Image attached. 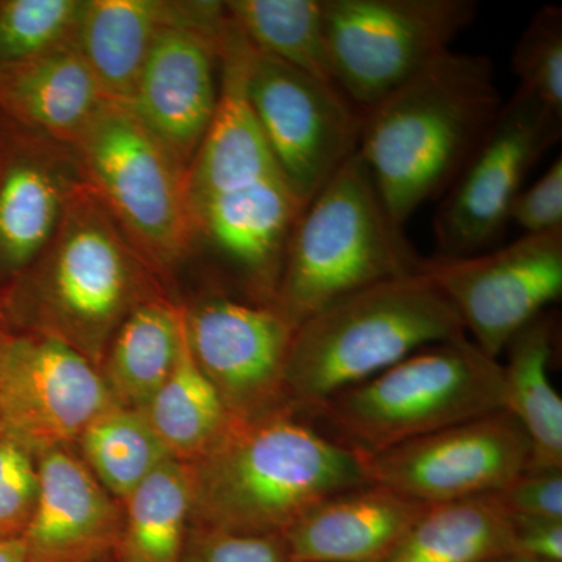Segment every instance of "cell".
Segmentation results:
<instances>
[{
	"instance_id": "d6986e66",
	"label": "cell",
	"mask_w": 562,
	"mask_h": 562,
	"mask_svg": "<svg viewBox=\"0 0 562 562\" xmlns=\"http://www.w3.org/2000/svg\"><path fill=\"white\" fill-rule=\"evenodd\" d=\"M428 505L366 484L328 498L284 532L292 562H386Z\"/></svg>"
},
{
	"instance_id": "9a60e30c",
	"label": "cell",
	"mask_w": 562,
	"mask_h": 562,
	"mask_svg": "<svg viewBox=\"0 0 562 562\" xmlns=\"http://www.w3.org/2000/svg\"><path fill=\"white\" fill-rule=\"evenodd\" d=\"M101 369L57 339L18 333L0 364V427L36 454L77 443L116 405Z\"/></svg>"
},
{
	"instance_id": "9c48e42d",
	"label": "cell",
	"mask_w": 562,
	"mask_h": 562,
	"mask_svg": "<svg viewBox=\"0 0 562 562\" xmlns=\"http://www.w3.org/2000/svg\"><path fill=\"white\" fill-rule=\"evenodd\" d=\"M561 133L562 117L517 88L442 195L432 224L438 258L483 254L502 238L525 179Z\"/></svg>"
},
{
	"instance_id": "5b68a950",
	"label": "cell",
	"mask_w": 562,
	"mask_h": 562,
	"mask_svg": "<svg viewBox=\"0 0 562 562\" xmlns=\"http://www.w3.org/2000/svg\"><path fill=\"white\" fill-rule=\"evenodd\" d=\"M424 261L357 151L302 211L273 305L299 327L351 292L422 271Z\"/></svg>"
},
{
	"instance_id": "4316f807",
	"label": "cell",
	"mask_w": 562,
	"mask_h": 562,
	"mask_svg": "<svg viewBox=\"0 0 562 562\" xmlns=\"http://www.w3.org/2000/svg\"><path fill=\"white\" fill-rule=\"evenodd\" d=\"M224 10L255 50L338 87L325 38L322 0H228Z\"/></svg>"
},
{
	"instance_id": "4fadbf2b",
	"label": "cell",
	"mask_w": 562,
	"mask_h": 562,
	"mask_svg": "<svg viewBox=\"0 0 562 562\" xmlns=\"http://www.w3.org/2000/svg\"><path fill=\"white\" fill-rule=\"evenodd\" d=\"M225 21L224 2H179L127 105L187 172L220 103Z\"/></svg>"
},
{
	"instance_id": "3957f363",
	"label": "cell",
	"mask_w": 562,
	"mask_h": 562,
	"mask_svg": "<svg viewBox=\"0 0 562 562\" xmlns=\"http://www.w3.org/2000/svg\"><path fill=\"white\" fill-rule=\"evenodd\" d=\"M501 109L490 58L449 50L364 111L358 154L392 220L449 191Z\"/></svg>"
},
{
	"instance_id": "2e32d148",
	"label": "cell",
	"mask_w": 562,
	"mask_h": 562,
	"mask_svg": "<svg viewBox=\"0 0 562 562\" xmlns=\"http://www.w3.org/2000/svg\"><path fill=\"white\" fill-rule=\"evenodd\" d=\"M83 183L72 147L0 120V292L46 249Z\"/></svg>"
},
{
	"instance_id": "52a82bcc",
	"label": "cell",
	"mask_w": 562,
	"mask_h": 562,
	"mask_svg": "<svg viewBox=\"0 0 562 562\" xmlns=\"http://www.w3.org/2000/svg\"><path fill=\"white\" fill-rule=\"evenodd\" d=\"M70 147L88 187L155 272L187 258L195 243L187 169L127 105L103 103Z\"/></svg>"
},
{
	"instance_id": "e575fe53",
	"label": "cell",
	"mask_w": 562,
	"mask_h": 562,
	"mask_svg": "<svg viewBox=\"0 0 562 562\" xmlns=\"http://www.w3.org/2000/svg\"><path fill=\"white\" fill-rule=\"evenodd\" d=\"M509 517L514 557L541 562H562V520Z\"/></svg>"
},
{
	"instance_id": "d6a6232c",
	"label": "cell",
	"mask_w": 562,
	"mask_h": 562,
	"mask_svg": "<svg viewBox=\"0 0 562 562\" xmlns=\"http://www.w3.org/2000/svg\"><path fill=\"white\" fill-rule=\"evenodd\" d=\"M494 497L509 516L562 520V471H524Z\"/></svg>"
},
{
	"instance_id": "ac0fdd59",
	"label": "cell",
	"mask_w": 562,
	"mask_h": 562,
	"mask_svg": "<svg viewBox=\"0 0 562 562\" xmlns=\"http://www.w3.org/2000/svg\"><path fill=\"white\" fill-rule=\"evenodd\" d=\"M38 497L22 535L31 562H92L113 557L124 509L70 447L36 454Z\"/></svg>"
},
{
	"instance_id": "8992f818",
	"label": "cell",
	"mask_w": 562,
	"mask_h": 562,
	"mask_svg": "<svg viewBox=\"0 0 562 562\" xmlns=\"http://www.w3.org/2000/svg\"><path fill=\"white\" fill-rule=\"evenodd\" d=\"M498 409L502 362L464 333L338 392L306 419L355 452L373 454Z\"/></svg>"
},
{
	"instance_id": "8fae6325",
	"label": "cell",
	"mask_w": 562,
	"mask_h": 562,
	"mask_svg": "<svg viewBox=\"0 0 562 562\" xmlns=\"http://www.w3.org/2000/svg\"><path fill=\"white\" fill-rule=\"evenodd\" d=\"M422 271L452 303L465 335L498 360L514 336L562 295V228L462 258H425Z\"/></svg>"
},
{
	"instance_id": "ffe728a7",
	"label": "cell",
	"mask_w": 562,
	"mask_h": 562,
	"mask_svg": "<svg viewBox=\"0 0 562 562\" xmlns=\"http://www.w3.org/2000/svg\"><path fill=\"white\" fill-rule=\"evenodd\" d=\"M105 102L76 40L0 68V120L65 146Z\"/></svg>"
},
{
	"instance_id": "30bf717a",
	"label": "cell",
	"mask_w": 562,
	"mask_h": 562,
	"mask_svg": "<svg viewBox=\"0 0 562 562\" xmlns=\"http://www.w3.org/2000/svg\"><path fill=\"white\" fill-rule=\"evenodd\" d=\"M246 92L281 176L299 201L308 205L357 154L364 111L338 87L254 47L247 63Z\"/></svg>"
},
{
	"instance_id": "d4e9b609",
	"label": "cell",
	"mask_w": 562,
	"mask_h": 562,
	"mask_svg": "<svg viewBox=\"0 0 562 562\" xmlns=\"http://www.w3.org/2000/svg\"><path fill=\"white\" fill-rule=\"evenodd\" d=\"M140 412L169 454L188 464L209 453L236 422L192 357L184 316L172 371Z\"/></svg>"
},
{
	"instance_id": "7402d4cb",
	"label": "cell",
	"mask_w": 562,
	"mask_h": 562,
	"mask_svg": "<svg viewBox=\"0 0 562 562\" xmlns=\"http://www.w3.org/2000/svg\"><path fill=\"white\" fill-rule=\"evenodd\" d=\"M557 319L546 312L506 347L503 409L522 425L531 443L525 471H562V401L549 375Z\"/></svg>"
},
{
	"instance_id": "603a6c76",
	"label": "cell",
	"mask_w": 562,
	"mask_h": 562,
	"mask_svg": "<svg viewBox=\"0 0 562 562\" xmlns=\"http://www.w3.org/2000/svg\"><path fill=\"white\" fill-rule=\"evenodd\" d=\"M183 306L162 295L139 303L111 339L101 372L120 405L144 409L179 353Z\"/></svg>"
},
{
	"instance_id": "484cf974",
	"label": "cell",
	"mask_w": 562,
	"mask_h": 562,
	"mask_svg": "<svg viewBox=\"0 0 562 562\" xmlns=\"http://www.w3.org/2000/svg\"><path fill=\"white\" fill-rule=\"evenodd\" d=\"M191 501V465L169 458L122 503L124 527L114 560L180 562Z\"/></svg>"
},
{
	"instance_id": "4dcf8cb0",
	"label": "cell",
	"mask_w": 562,
	"mask_h": 562,
	"mask_svg": "<svg viewBox=\"0 0 562 562\" xmlns=\"http://www.w3.org/2000/svg\"><path fill=\"white\" fill-rule=\"evenodd\" d=\"M38 497V461L27 443L0 427V541L21 539Z\"/></svg>"
},
{
	"instance_id": "f1b7e54d",
	"label": "cell",
	"mask_w": 562,
	"mask_h": 562,
	"mask_svg": "<svg viewBox=\"0 0 562 562\" xmlns=\"http://www.w3.org/2000/svg\"><path fill=\"white\" fill-rule=\"evenodd\" d=\"M83 0H0V68L76 40Z\"/></svg>"
},
{
	"instance_id": "277c9868",
	"label": "cell",
	"mask_w": 562,
	"mask_h": 562,
	"mask_svg": "<svg viewBox=\"0 0 562 562\" xmlns=\"http://www.w3.org/2000/svg\"><path fill=\"white\" fill-rule=\"evenodd\" d=\"M464 333L452 303L424 271L380 281L299 325L288 361V398L310 417L338 392Z\"/></svg>"
},
{
	"instance_id": "f35d334b",
	"label": "cell",
	"mask_w": 562,
	"mask_h": 562,
	"mask_svg": "<svg viewBox=\"0 0 562 562\" xmlns=\"http://www.w3.org/2000/svg\"><path fill=\"white\" fill-rule=\"evenodd\" d=\"M92 562H114V554H113V557L103 558V560L92 561Z\"/></svg>"
},
{
	"instance_id": "8d00e7d4",
	"label": "cell",
	"mask_w": 562,
	"mask_h": 562,
	"mask_svg": "<svg viewBox=\"0 0 562 562\" xmlns=\"http://www.w3.org/2000/svg\"><path fill=\"white\" fill-rule=\"evenodd\" d=\"M14 335H16V331L11 327L5 310H3L2 302H0V364H2L3 357H5L10 344L13 341Z\"/></svg>"
},
{
	"instance_id": "83f0119b",
	"label": "cell",
	"mask_w": 562,
	"mask_h": 562,
	"mask_svg": "<svg viewBox=\"0 0 562 562\" xmlns=\"http://www.w3.org/2000/svg\"><path fill=\"white\" fill-rule=\"evenodd\" d=\"M77 443L81 460L121 505L158 465L172 458L146 414L120 403L92 420Z\"/></svg>"
},
{
	"instance_id": "cb8c5ba5",
	"label": "cell",
	"mask_w": 562,
	"mask_h": 562,
	"mask_svg": "<svg viewBox=\"0 0 562 562\" xmlns=\"http://www.w3.org/2000/svg\"><path fill=\"white\" fill-rule=\"evenodd\" d=\"M512 554V517L487 494L428 505L386 562H490Z\"/></svg>"
},
{
	"instance_id": "74e56055",
	"label": "cell",
	"mask_w": 562,
	"mask_h": 562,
	"mask_svg": "<svg viewBox=\"0 0 562 562\" xmlns=\"http://www.w3.org/2000/svg\"><path fill=\"white\" fill-rule=\"evenodd\" d=\"M490 562H541V561L527 560V558L514 557V554H512V557H505V558H501V560H494V561H490Z\"/></svg>"
},
{
	"instance_id": "ab89813d",
	"label": "cell",
	"mask_w": 562,
	"mask_h": 562,
	"mask_svg": "<svg viewBox=\"0 0 562 562\" xmlns=\"http://www.w3.org/2000/svg\"><path fill=\"white\" fill-rule=\"evenodd\" d=\"M114 562H117L116 560H114Z\"/></svg>"
},
{
	"instance_id": "ba28073f",
	"label": "cell",
	"mask_w": 562,
	"mask_h": 562,
	"mask_svg": "<svg viewBox=\"0 0 562 562\" xmlns=\"http://www.w3.org/2000/svg\"><path fill=\"white\" fill-rule=\"evenodd\" d=\"M476 10L473 0H322L339 90L372 109L449 52Z\"/></svg>"
},
{
	"instance_id": "7c38bea8",
	"label": "cell",
	"mask_w": 562,
	"mask_h": 562,
	"mask_svg": "<svg viewBox=\"0 0 562 562\" xmlns=\"http://www.w3.org/2000/svg\"><path fill=\"white\" fill-rule=\"evenodd\" d=\"M183 316L192 357L233 420L292 408L286 369L297 327L273 303L210 295Z\"/></svg>"
},
{
	"instance_id": "7a4b0ae2",
	"label": "cell",
	"mask_w": 562,
	"mask_h": 562,
	"mask_svg": "<svg viewBox=\"0 0 562 562\" xmlns=\"http://www.w3.org/2000/svg\"><path fill=\"white\" fill-rule=\"evenodd\" d=\"M157 276L85 181L46 249L0 302L14 331L57 339L101 369L122 322L160 295Z\"/></svg>"
},
{
	"instance_id": "1f68e13d",
	"label": "cell",
	"mask_w": 562,
	"mask_h": 562,
	"mask_svg": "<svg viewBox=\"0 0 562 562\" xmlns=\"http://www.w3.org/2000/svg\"><path fill=\"white\" fill-rule=\"evenodd\" d=\"M180 562H292L286 539L279 535H241L188 528Z\"/></svg>"
},
{
	"instance_id": "e0dca14e",
	"label": "cell",
	"mask_w": 562,
	"mask_h": 562,
	"mask_svg": "<svg viewBox=\"0 0 562 562\" xmlns=\"http://www.w3.org/2000/svg\"><path fill=\"white\" fill-rule=\"evenodd\" d=\"M305 205L281 173L217 192L192 206L195 239L231 265L251 302L273 303L291 233Z\"/></svg>"
},
{
	"instance_id": "f546056e",
	"label": "cell",
	"mask_w": 562,
	"mask_h": 562,
	"mask_svg": "<svg viewBox=\"0 0 562 562\" xmlns=\"http://www.w3.org/2000/svg\"><path fill=\"white\" fill-rule=\"evenodd\" d=\"M519 90L562 117V9L542 7L525 29L513 54Z\"/></svg>"
},
{
	"instance_id": "836d02e7",
	"label": "cell",
	"mask_w": 562,
	"mask_h": 562,
	"mask_svg": "<svg viewBox=\"0 0 562 562\" xmlns=\"http://www.w3.org/2000/svg\"><path fill=\"white\" fill-rule=\"evenodd\" d=\"M512 221L525 235H539L562 228V158L550 165L541 179L514 201Z\"/></svg>"
},
{
	"instance_id": "44dd1931",
	"label": "cell",
	"mask_w": 562,
	"mask_h": 562,
	"mask_svg": "<svg viewBox=\"0 0 562 562\" xmlns=\"http://www.w3.org/2000/svg\"><path fill=\"white\" fill-rule=\"evenodd\" d=\"M179 2L83 0L76 44L106 102L128 105L158 32Z\"/></svg>"
},
{
	"instance_id": "6da1fadb",
	"label": "cell",
	"mask_w": 562,
	"mask_h": 562,
	"mask_svg": "<svg viewBox=\"0 0 562 562\" xmlns=\"http://www.w3.org/2000/svg\"><path fill=\"white\" fill-rule=\"evenodd\" d=\"M191 527L279 535L342 492L371 484L362 454L294 408L235 422L192 462Z\"/></svg>"
},
{
	"instance_id": "5bb4252c",
	"label": "cell",
	"mask_w": 562,
	"mask_h": 562,
	"mask_svg": "<svg viewBox=\"0 0 562 562\" xmlns=\"http://www.w3.org/2000/svg\"><path fill=\"white\" fill-rule=\"evenodd\" d=\"M531 443L506 409L362 454L369 482L424 505L494 494L527 469Z\"/></svg>"
},
{
	"instance_id": "d590c367",
	"label": "cell",
	"mask_w": 562,
	"mask_h": 562,
	"mask_svg": "<svg viewBox=\"0 0 562 562\" xmlns=\"http://www.w3.org/2000/svg\"><path fill=\"white\" fill-rule=\"evenodd\" d=\"M0 562H31L22 539L0 541Z\"/></svg>"
}]
</instances>
